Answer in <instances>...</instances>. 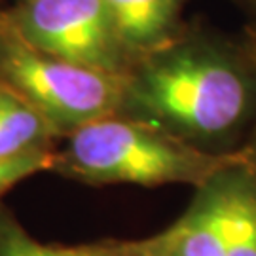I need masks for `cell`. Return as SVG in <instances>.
I'll list each match as a JSON object with an SVG mask.
<instances>
[{
	"mask_svg": "<svg viewBox=\"0 0 256 256\" xmlns=\"http://www.w3.org/2000/svg\"><path fill=\"white\" fill-rule=\"evenodd\" d=\"M122 80L30 46L0 18V84L36 110L59 138L114 116Z\"/></svg>",
	"mask_w": 256,
	"mask_h": 256,
	"instance_id": "3957f363",
	"label": "cell"
},
{
	"mask_svg": "<svg viewBox=\"0 0 256 256\" xmlns=\"http://www.w3.org/2000/svg\"><path fill=\"white\" fill-rule=\"evenodd\" d=\"M222 226L226 256H256V158L222 173Z\"/></svg>",
	"mask_w": 256,
	"mask_h": 256,
	"instance_id": "52a82bcc",
	"label": "cell"
},
{
	"mask_svg": "<svg viewBox=\"0 0 256 256\" xmlns=\"http://www.w3.org/2000/svg\"><path fill=\"white\" fill-rule=\"evenodd\" d=\"M0 18L30 46L68 63L120 78L133 66L104 0H18Z\"/></svg>",
	"mask_w": 256,
	"mask_h": 256,
	"instance_id": "277c9868",
	"label": "cell"
},
{
	"mask_svg": "<svg viewBox=\"0 0 256 256\" xmlns=\"http://www.w3.org/2000/svg\"><path fill=\"white\" fill-rule=\"evenodd\" d=\"M250 158L256 154H207L160 129L114 114L66 135L64 146L54 152L50 173L90 186L190 184L200 188Z\"/></svg>",
	"mask_w": 256,
	"mask_h": 256,
	"instance_id": "7a4b0ae2",
	"label": "cell"
},
{
	"mask_svg": "<svg viewBox=\"0 0 256 256\" xmlns=\"http://www.w3.org/2000/svg\"><path fill=\"white\" fill-rule=\"evenodd\" d=\"M222 173L196 188L190 205L173 224L150 236V256H226Z\"/></svg>",
	"mask_w": 256,
	"mask_h": 256,
	"instance_id": "5b68a950",
	"label": "cell"
},
{
	"mask_svg": "<svg viewBox=\"0 0 256 256\" xmlns=\"http://www.w3.org/2000/svg\"><path fill=\"white\" fill-rule=\"evenodd\" d=\"M54 152L55 150L44 152V154L14 158V160H0V196L32 174L52 171Z\"/></svg>",
	"mask_w": 256,
	"mask_h": 256,
	"instance_id": "30bf717a",
	"label": "cell"
},
{
	"mask_svg": "<svg viewBox=\"0 0 256 256\" xmlns=\"http://www.w3.org/2000/svg\"><path fill=\"white\" fill-rule=\"evenodd\" d=\"M190 0H104L112 23L133 64L167 46L186 27Z\"/></svg>",
	"mask_w": 256,
	"mask_h": 256,
	"instance_id": "8992f818",
	"label": "cell"
},
{
	"mask_svg": "<svg viewBox=\"0 0 256 256\" xmlns=\"http://www.w3.org/2000/svg\"><path fill=\"white\" fill-rule=\"evenodd\" d=\"M0 256H150V236L142 239H102L84 245L42 243L0 203Z\"/></svg>",
	"mask_w": 256,
	"mask_h": 256,
	"instance_id": "ba28073f",
	"label": "cell"
},
{
	"mask_svg": "<svg viewBox=\"0 0 256 256\" xmlns=\"http://www.w3.org/2000/svg\"><path fill=\"white\" fill-rule=\"evenodd\" d=\"M247 21V34L256 42V0H232Z\"/></svg>",
	"mask_w": 256,
	"mask_h": 256,
	"instance_id": "8fae6325",
	"label": "cell"
},
{
	"mask_svg": "<svg viewBox=\"0 0 256 256\" xmlns=\"http://www.w3.org/2000/svg\"><path fill=\"white\" fill-rule=\"evenodd\" d=\"M116 116L212 156L256 154V42L184 27L124 76Z\"/></svg>",
	"mask_w": 256,
	"mask_h": 256,
	"instance_id": "6da1fadb",
	"label": "cell"
},
{
	"mask_svg": "<svg viewBox=\"0 0 256 256\" xmlns=\"http://www.w3.org/2000/svg\"><path fill=\"white\" fill-rule=\"evenodd\" d=\"M57 138L36 110L0 84V160L52 152Z\"/></svg>",
	"mask_w": 256,
	"mask_h": 256,
	"instance_id": "9c48e42d",
	"label": "cell"
}]
</instances>
